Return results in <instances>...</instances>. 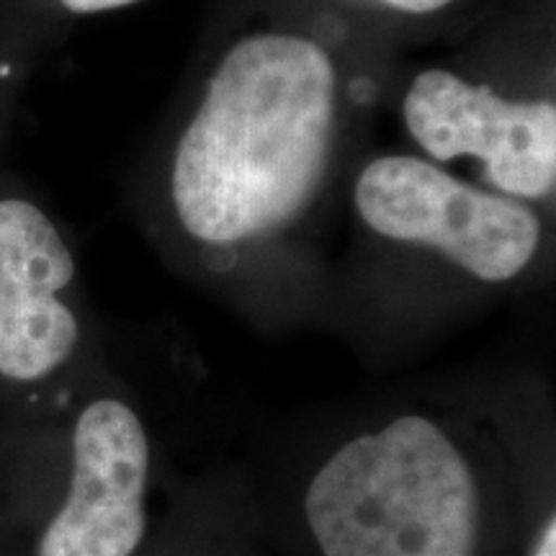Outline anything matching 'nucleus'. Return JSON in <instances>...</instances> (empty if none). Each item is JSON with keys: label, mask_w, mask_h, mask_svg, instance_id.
I'll use <instances>...</instances> for the list:
<instances>
[{"label": "nucleus", "mask_w": 556, "mask_h": 556, "mask_svg": "<svg viewBox=\"0 0 556 556\" xmlns=\"http://www.w3.org/2000/svg\"><path fill=\"white\" fill-rule=\"evenodd\" d=\"M157 462L144 407L101 368L0 413V556H135L155 526Z\"/></svg>", "instance_id": "3"}, {"label": "nucleus", "mask_w": 556, "mask_h": 556, "mask_svg": "<svg viewBox=\"0 0 556 556\" xmlns=\"http://www.w3.org/2000/svg\"><path fill=\"white\" fill-rule=\"evenodd\" d=\"M75 255L26 199H0V413L58 400L99 366L70 291Z\"/></svg>", "instance_id": "4"}, {"label": "nucleus", "mask_w": 556, "mask_h": 556, "mask_svg": "<svg viewBox=\"0 0 556 556\" xmlns=\"http://www.w3.org/2000/svg\"><path fill=\"white\" fill-rule=\"evenodd\" d=\"M384 3L409 13H428V11L443 9V5H448L451 0H384Z\"/></svg>", "instance_id": "9"}, {"label": "nucleus", "mask_w": 556, "mask_h": 556, "mask_svg": "<svg viewBox=\"0 0 556 556\" xmlns=\"http://www.w3.org/2000/svg\"><path fill=\"white\" fill-rule=\"evenodd\" d=\"M405 122L435 160L475 155L510 199H544L556 180V106L505 101L446 70H428L405 99Z\"/></svg>", "instance_id": "6"}, {"label": "nucleus", "mask_w": 556, "mask_h": 556, "mask_svg": "<svg viewBox=\"0 0 556 556\" xmlns=\"http://www.w3.org/2000/svg\"><path fill=\"white\" fill-rule=\"evenodd\" d=\"M552 389H397L312 415L250 475L274 556H518Z\"/></svg>", "instance_id": "1"}, {"label": "nucleus", "mask_w": 556, "mask_h": 556, "mask_svg": "<svg viewBox=\"0 0 556 556\" xmlns=\"http://www.w3.org/2000/svg\"><path fill=\"white\" fill-rule=\"evenodd\" d=\"M135 556H274L248 471H214L180 486Z\"/></svg>", "instance_id": "7"}, {"label": "nucleus", "mask_w": 556, "mask_h": 556, "mask_svg": "<svg viewBox=\"0 0 556 556\" xmlns=\"http://www.w3.org/2000/svg\"><path fill=\"white\" fill-rule=\"evenodd\" d=\"M137 3V0H62V5L75 13H99V11H111L122 9V5Z\"/></svg>", "instance_id": "8"}, {"label": "nucleus", "mask_w": 556, "mask_h": 556, "mask_svg": "<svg viewBox=\"0 0 556 556\" xmlns=\"http://www.w3.org/2000/svg\"><path fill=\"white\" fill-rule=\"evenodd\" d=\"M336 70L315 41L255 34L235 45L186 129L170 197L180 229L219 270L302 217L325 173Z\"/></svg>", "instance_id": "2"}, {"label": "nucleus", "mask_w": 556, "mask_h": 556, "mask_svg": "<svg viewBox=\"0 0 556 556\" xmlns=\"http://www.w3.org/2000/svg\"><path fill=\"white\" fill-rule=\"evenodd\" d=\"M356 212L379 240L433 248L482 287L516 281L544 245V225L523 201L471 189L417 157L368 165Z\"/></svg>", "instance_id": "5"}]
</instances>
